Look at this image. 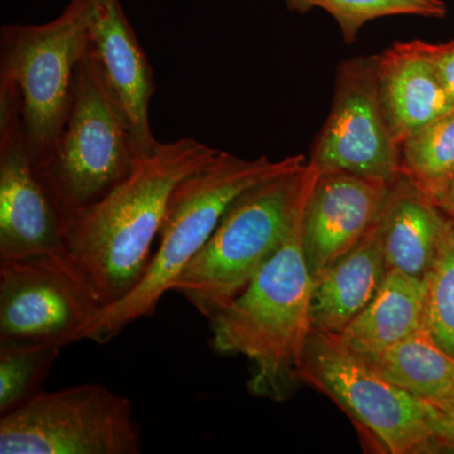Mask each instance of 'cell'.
I'll use <instances>...</instances> for the list:
<instances>
[{
    "label": "cell",
    "mask_w": 454,
    "mask_h": 454,
    "mask_svg": "<svg viewBox=\"0 0 454 454\" xmlns=\"http://www.w3.org/2000/svg\"><path fill=\"white\" fill-rule=\"evenodd\" d=\"M219 153L193 138L160 142L112 192L67 220L66 253L85 271L104 307L142 282L173 190Z\"/></svg>",
    "instance_id": "1"
},
{
    "label": "cell",
    "mask_w": 454,
    "mask_h": 454,
    "mask_svg": "<svg viewBox=\"0 0 454 454\" xmlns=\"http://www.w3.org/2000/svg\"><path fill=\"white\" fill-rule=\"evenodd\" d=\"M303 212L244 291L210 318L215 351L249 358L250 393L276 402L289 399L300 384L298 367L312 330Z\"/></svg>",
    "instance_id": "2"
},
{
    "label": "cell",
    "mask_w": 454,
    "mask_h": 454,
    "mask_svg": "<svg viewBox=\"0 0 454 454\" xmlns=\"http://www.w3.org/2000/svg\"><path fill=\"white\" fill-rule=\"evenodd\" d=\"M301 154L271 160H244L220 151L205 168L179 182L167 205L160 244L142 282L122 300L100 310L85 340L106 345L127 325L152 317L188 262L207 243L227 208L241 193L262 182L306 164Z\"/></svg>",
    "instance_id": "3"
},
{
    "label": "cell",
    "mask_w": 454,
    "mask_h": 454,
    "mask_svg": "<svg viewBox=\"0 0 454 454\" xmlns=\"http://www.w3.org/2000/svg\"><path fill=\"white\" fill-rule=\"evenodd\" d=\"M317 175L307 162L241 193L170 291L212 318L277 252L303 212Z\"/></svg>",
    "instance_id": "4"
},
{
    "label": "cell",
    "mask_w": 454,
    "mask_h": 454,
    "mask_svg": "<svg viewBox=\"0 0 454 454\" xmlns=\"http://www.w3.org/2000/svg\"><path fill=\"white\" fill-rule=\"evenodd\" d=\"M95 0H70L42 25L0 28V80L20 98L27 149L35 170L49 163L64 130L77 66L89 46Z\"/></svg>",
    "instance_id": "5"
},
{
    "label": "cell",
    "mask_w": 454,
    "mask_h": 454,
    "mask_svg": "<svg viewBox=\"0 0 454 454\" xmlns=\"http://www.w3.org/2000/svg\"><path fill=\"white\" fill-rule=\"evenodd\" d=\"M139 160L121 107L88 50L74 74L64 130L49 163L35 172L67 223L129 177Z\"/></svg>",
    "instance_id": "6"
},
{
    "label": "cell",
    "mask_w": 454,
    "mask_h": 454,
    "mask_svg": "<svg viewBox=\"0 0 454 454\" xmlns=\"http://www.w3.org/2000/svg\"><path fill=\"white\" fill-rule=\"evenodd\" d=\"M298 378L336 403L378 452L435 453L439 409L366 365L337 334L310 330Z\"/></svg>",
    "instance_id": "7"
},
{
    "label": "cell",
    "mask_w": 454,
    "mask_h": 454,
    "mask_svg": "<svg viewBox=\"0 0 454 454\" xmlns=\"http://www.w3.org/2000/svg\"><path fill=\"white\" fill-rule=\"evenodd\" d=\"M142 443L130 400L101 384L41 391L0 418L2 454H139Z\"/></svg>",
    "instance_id": "8"
},
{
    "label": "cell",
    "mask_w": 454,
    "mask_h": 454,
    "mask_svg": "<svg viewBox=\"0 0 454 454\" xmlns=\"http://www.w3.org/2000/svg\"><path fill=\"white\" fill-rule=\"evenodd\" d=\"M103 301L65 249L0 260V340L65 346L85 340Z\"/></svg>",
    "instance_id": "9"
},
{
    "label": "cell",
    "mask_w": 454,
    "mask_h": 454,
    "mask_svg": "<svg viewBox=\"0 0 454 454\" xmlns=\"http://www.w3.org/2000/svg\"><path fill=\"white\" fill-rule=\"evenodd\" d=\"M379 55L355 57L339 65L330 115L309 162L318 172L345 170L379 181L400 176V146L382 109Z\"/></svg>",
    "instance_id": "10"
},
{
    "label": "cell",
    "mask_w": 454,
    "mask_h": 454,
    "mask_svg": "<svg viewBox=\"0 0 454 454\" xmlns=\"http://www.w3.org/2000/svg\"><path fill=\"white\" fill-rule=\"evenodd\" d=\"M66 219L27 149L20 98L0 80V260L65 249Z\"/></svg>",
    "instance_id": "11"
},
{
    "label": "cell",
    "mask_w": 454,
    "mask_h": 454,
    "mask_svg": "<svg viewBox=\"0 0 454 454\" xmlns=\"http://www.w3.org/2000/svg\"><path fill=\"white\" fill-rule=\"evenodd\" d=\"M389 186L345 170L318 172L301 221L304 258L313 280L372 231Z\"/></svg>",
    "instance_id": "12"
},
{
    "label": "cell",
    "mask_w": 454,
    "mask_h": 454,
    "mask_svg": "<svg viewBox=\"0 0 454 454\" xmlns=\"http://www.w3.org/2000/svg\"><path fill=\"white\" fill-rule=\"evenodd\" d=\"M88 50L121 107L137 153L140 158L153 153L160 143L149 122L153 70L121 0H95Z\"/></svg>",
    "instance_id": "13"
},
{
    "label": "cell",
    "mask_w": 454,
    "mask_h": 454,
    "mask_svg": "<svg viewBox=\"0 0 454 454\" xmlns=\"http://www.w3.org/2000/svg\"><path fill=\"white\" fill-rule=\"evenodd\" d=\"M379 92L397 145L454 110L453 98L415 41L379 55Z\"/></svg>",
    "instance_id": "14"
},
{
    "label": "cell",
    "mask_w": 454,
    "mask_h": 454,
    "mask_svg": "<svg viewBox=\"0 0 454 454\" xmlns=\"http://www.w3.org/2000/svg\"><path fill=\"white\" fill-rule=\"evenodd\" d=\"M446 223L447 216L437 203L400 173L390 184L376 223L389 270L426 279Z\"/></svg>",
    "instance_id": "15"
},
{
    "label": "cell",
    "mask_w": 454,
    "mask_h": 454,
    "mask_svg": "<svg viewBox=\"0 0 454 454\" xmlns=\"http://www.w3.org/2000/svg\"><path fill=\"white\" fill-rule=\"evenodd\" d=\"M387 268L376 225L348 254L313 280L312 330L340 334L375 297Z\"/></svg>",
    "instance_id": "16"
},
{
    "label": "cell",
    "mask_w": 454,
    "mask_h": 454,
    "mask_svg": "<svg viewBox=\"0 0 454 454\" xmlns=\"http://www.w3.org/2000/svg\"><path fill=\"white\" fill-rule=\"evenodd\" d=\"M426 322L427 280L389 270L366 309L337 336L354 354H370L423 330Z\"/></svg>",
    "instance_id": "17"
},
{
    "label": "cell",
    "mask_w": 454,
    "mask_h": 454,
    "mask_svg": "<svg viewBox=\"0 0 454 454\" xmlns=\"http://www.w3.org/2000/svg\"><path fill=\"white\" fill-rule=\"evenodd\" d=\"M355 355L439 411L454 404V357L433 340L427 328L381 351Z\"/></svg>",
    "instance_id": "18"
},
{
    "label": "cell",
    "mask_w": 454,
    "mask_h": 454,
    "mask_svg": "<svg viewBox=\"0 0 454 454\" xmlns=\"http://www.w3.org/2000/svg\"><path fill=\"white\" fill-rule=\"evenodd\" d=\"M400 173L438 206L454 176V110L400 145Z\"/></svg>",
    "instance_id": "19"
},
{
    "label": "cell",
    "mask_w": 454,
    "mask_h": 454,
    "mask_svg": "<svg viewBox=\"0 0 454 454\" xmlns=\"http://www.w3.org/2000/svg\"><path fill=\"white\" fill-rule=\"evenodd\" d=\"M61 348L49 343L0 340V415L40 394Z\"/></svg>",
    "instance_id": "20"
},
{
    "label": "cell",
    "mask_w": 454,
    "mask_h": 454,
    "mask_svg": "<svg viewBox=\"0 0 454 454\" xmlns=\"http://www.w3.org/2000/svg\"><path fill=\"white\" fill-rule=\"evenodd\" d=\"M286 8L304 14L321 9L336 20L346 44L357 40L363 27L379 18L415 16L443 20L448 8L444 0H283Z\"/></svg>",
    "instance_id": "21"
},
{
    "label": "cell",
    "mask_w": 454,
    "mask_h": 454,
    "mask_svg": "<svg viewBox=\"0 0 454 454\" xmlns=\"http://www.w3.org/2000/svg\"><path fill=\"white\" fill-rule=\"evenodd\" d=\"M426 280L427 331L454 357V223L448 217Z\"/></svg>",
    "instance_id": "22"
},
{
    "label": "cell",
    "mask_w": 454,
    "mask_h": 454,
    "mask_svg": "<svg viewBox=\"0 0 454 454\" xmlns=\"http://www.w3.org/2000/svg\"><path fill=\"white\" fill-rule=\"evenodd\" d=\"M415 43L434 67L439 79L454 101V41L430 43L417 40Z\"/></svg>",
    "instance_id": "23"
},
{
    "label": "cell",
    "mask_w": 454,
    "mask_h": 454,
    "mask_svg": "<svg viewBox=\"0 0 454 454\" xmlns=\"http://www.w3.org/2000/svg\"><path fill=\"white\" fill-rule=\"evenodd\" d=\"M439 419L437 422V446L439 443L454 439V404L448 406L443 411H439Z\"/></svg>",
    "instance_id": "24"
},
{
    "label": "cell",
    "mask_w": 454,
    "mask_h": 454,
    "mask_svg": "<svg viewBox=\"0 0 454 454\" xmlns=\"http://www.w3.org/2000/svg\"><path fill=\"white\" fill-rule=\"evenodd\" d=\"M438 207L454 223V176L439 199Z\"/></svg>",
    "instance_id": "25"
},
{
    "label": "cell",
    "mask_w": 454,
    "mask_h": 454,
    "mask_svg": "<svg viewBox=\"0 0 454 454\" xmlns=\"http://www.w3.org/2000/svg\"><path fill=\"white\" fill-rule=\"evenodd\" d=\"M454 453V439L452 441L442 442L438 444L435 453Z\"/></svg>",
    "instance_id": "26"
}]
</instances>
